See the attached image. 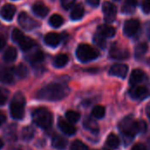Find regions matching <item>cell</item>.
<instances>
[{
    "mask_svg": "<svg viewBox=\"0 0 150 150\" xmlns=\"http://www.w3.org/2000/svg\"><path fill=\"white\" fill-rule=\"evenodd\" d=\"M5 119H6V118H5V115L2 112V111H0V126L4 123V121H5Z\"/></svg>",
    "mask_w": 150,
    "mask_h": 150,
    "instance_id": "cell-43",
    "label": "cell"
},
{
    "mask_svg": "<svg viewBox=\"0 0 150 150\" xmlns=\"http://www.w3.org/2000/svg\"><path fill=\"white\" fill-rule=\"evenodd\" d=\"M140 21L136 19H131L125 22L124 33L127 36H133L135 34L140 28Z\"/></svg>",
    "mask_w": 150,
    "mask_h": 150,
    "instance_id": "cell-8",
    "label": "cell"
},
{
    "mask_svg": "<svg viewBox=\"0 0 150 150\" xmlns=\"http://www.w3.org/2000/svg\"><path fill=\"white\" fill-rule=\"evenodd\" d=\"M23 35H24V34L19 29H17V28H15L11 33V38H12L13 42H15L16 43L18 42V41L21 39V37Z\"/></svg>",
    "mask_w": 150,
    "mask_h": 150,
    "instance_id": "cell-37",
    "label": "cell"
},
{
    "mask_svg": "<svg viewBox=\"0 0 150 150\" xmlns=\"http://www.w3.org/2000/svg\"><path fill=\"white\" fill-rule=\"evenodd\" d=\"M58 127L60 128V130L66 135H73L76 133V129L74 126H72L69 122L66 121L65 119L60 118L58 120Z\"/></svg>",
    "mask_w": 150,
    "mask_h": 150,
    "instance_id": "cell-12",
    "label": "cell"
},
{
    "mask_svg": "<svg viewBox=\"0 0 150 150\" xmlns=\"http://www.w3.org/2000/svg\"><path fill=\"white\" fill-rule=\"evenodd\" d=\"M139 127H140V133H145L148 128L145 121H139Z\"/></svg>",
    "mask_w": 150,
    "mask_h": 150,
    "instance_id": "cell-40",
    "label": "cell"
},
{
    "mask_svg": "<svg viewBox=\"0 0 150 150\" xmlns=\"http://www.w3.org/2000/svg\"><path fill=\"white\" fill-rule=\"evenodd\" d=\"M44 59V54L40 50H37L33 53L30 57V61L32 63H40Z\"/></svg>",
    "mask_w": 150,
    "mask_h": 150,
    "instance_id": "cell-33",
    "label": "cell"
},
{
    "mask_svg": "<svg viewBox=\"0 0 150 150\" xmlns=\"http://www.w3.org/2000/svg\"><path fill=\"white\" fill-rule=\"evenodd\" d=\"M147 114H148V117L150 119V107H148V109H147Z\"/></svg>",
    "mask_w": 150,
    "mask_h": 150,
    "instance_id": "cell-45",
    "label": "cell"
},
{
    "mask_svg": "<svg viewBox=\"0 0 150 150\" xmlns=\"http://www.w3.org/2000/svg\"><path fill=\"white\" fill-rule=\"evenodd\" d=\"M128 67L124 64H115L112 65L109 70V74L112 76H117L120 78H125L127 74Z\"/></svg>",
    "mask_w": 150,
    "mask_h": 150,
    "instance_id": "cell-11",
    "label": "cell"
},
{
    "mask_svg": "<svg viewBox=\"0 0 150 150\" xmlns=\"http://www.w3.org/2000/svg\"><path fill=\"white\" fill-rule=\"evenodd\" d=\"M87 3H88L91 6L97 7V6H98V4H99V3H100V0H87Z\"/></svg>",
    "mask_w": 150,
    "mask_h": 150,
    "instance_id": "cell-42",
    "label": "cell"
},
{
    "mask_svg": "<svg viewBox=\"0 0 150 150\" xmlns=\"http://www.w3.org/2000/svg\"><path fill=\"white\" fill-rule=\"evenodd\" d=\"M63 18L59 14H54L49 19V24L53 27H59L63 24Z\"/></svg>",
    "mask_w": 150,
    "mask_h": 150,
    "instance_id": "cell-27",
    "label": "cell"
},
{
    "mask_svg": "<svg viewBox=\"0 0 150 150\" xmlns=\"http://www.w3.org/2000/svg\"><path fill=\"white\" fill-rule=\"evenodd\" d=\"M105 150H109V149H105Z\"/></svg>",
    "mask_w": 150,
    "mask_h": 150,
    "instance_id": "cell-48",
    "label": "cell"
},
{
    "mask_svg": "<svg viewBox=\"0 0 150 150\" xmlns=\"http://www.w3.org/2000/svg\"><path fill=\"white\" fill-rule=\"evenodd\" d=\"M12 150H21V149H13Z\"/></svg>",
    "mask_w": 150,
    "mask_h": 150,
    "instance_id": "cell-47",
    "label": "cell"
},
{
    "mask_svg": "<svg viewBox=\"0 0 150 150\" xmlns=\"http://www.w3.org/2000/svg\"><path fill=\"white\" fill-rule=\"evenodd\" d=\"M84 14V8L82 4H76L70 13V18L73 20H78L80 19Z\"/></svg>",
    "mask_w": 150,
    "mask_h": 150,
    "instance_id": "cell-19",
    "label": "cell"
},
{
    "mask_svg": "<svg viewBox=\"0 0 150 150\" xmlns=\"http://www.w3.org/2000/svg\"><path fill=\"white\" fill-rule=\"evenodd\" d=\"M103 11L105 15V19L106 22H113L116 19L117 9L114 4L110 2H104L103 4Z\"/></svg>",
    "mask_w": 150,
    "mask_h": 150,
    "instance_id": "cell-7",
    "label": "cell"
},
{
    "mask_svg": "<svg viewBox=\"0 0 150 150\" xmlns=\"http://www.w3.org/2000/svg\"><path fill=\"white\" fill-rule=\"evenodd\" d=\"M15 72L17 73V75L21 78V79H24L26 77V75L28 74V70H27V67L23 65V64H20L16 69H15Z\"/></svg>",
    "mask_w": 150,
    "mask_h": 150,
    "instance_id": "cell-32",
    "label": "cell"
},
{
    "mask_svg": "<svg viewBox=\"0 0 150 150\" xmlns=\"http://www.w3.org/2000/svg\"><path fill=\"white\" fill-rule=\"evenodd\" d=\"M137 6V0H125L122 6V11L124 13H132L134 11Z\"/></svg>",
    "mask_w": 150,
    "mask_h": 150,
    "instance_id": "cell-24",
    "label": "cell"
},
{
    "mask_svg": "<svg viewBox=\"0 0 150 150\" xmlns=\"http://www.w3.org/2000/svg\"><path fill=\"white\" fill-rule=\"evenodd\" d=\"M106 144H107L110 148L117 149V148L120 146V138H119L116 134L111 133V134L108 136L107 140H106Z\"/></svg>",
    "mask_w": 150,
    "mask_h": 150,
    "instance_id": "cell-26",
    "label": "cell"
},
{
    "mask_svg": "<svg viewBox=\"0 0 150 150\" xmlns=\"http://www.w3.org/2000/svg\"><path fill=\"white\" fill-rule=\"evenodd\" d=\"M3 145H4V142H3V141L0 139V149H1V148L3 147Z\"/></svg>",
    "mask_w": 150,
    "mask_h": 150,
    "instance_id": "cell-46",
    "label": "cell"
},
{
    "mask_svg": "<svg viewBox=\"0 0 150 150\" xmlns=\"http://www.w3.org/2000/svg\"><path fill=\"white\" fill-rule=\"evenodd\" d=\"M94 42H95V43H96L98 47H100V48H102V49L105 48V46H106V42H105V37L102 36V35H100V34H98V33H97V34H95V36H94Z\"/></svg>",
    "mask_w": 150,
    "mask_h": 150,
    "instance_id": "cell-35",
    "label": "cell"
},
{
    "mask_svg": "<svg viewBox=\"0 0 150 150\" xmlns=\"http://www.w3.org/2000/svg\"><path fill=\"white\" fill-rule=\"evenodd\" d=\"M62 5L65 9H69L75 3V0H61Z\"/></svg>",
    "mask_w": 150,
    "mask_h": 150,
    "instance_id": "cell-38",
    "label": "cell"
},
{
    "mask_svg": "<svg viewBox=\"0 0 150 150\" xmlns=\"http://www.w3.org/2000/svg\"><path fill=\"white\" fill-rule=\"evenodd\" d=\"M110 57L113 59L118 60L127 59L129 57V52L127 49L113 44L110 50Z\"/></svg>",
    "mask_w": 150,
    "mask_h": 150,
    "instance_id": "cell-9",
    "label": "cell"
},
{
    "mask_svg": "<svg viewBox=\"0 0 150 150\" xmlns=\"http://www.w3.org/2000/svg\"><path fill=\"white\" fill-rule=\"evenodd\" d=\"M129 95L133 99H144L149 95V90L143 86H133L129 90Z\"/></svg>",
    "mask_w": 150,
    "mask_h": 150,
    "instance_id": "cell-10",
    "label": "cell"
},
{
    "mask_svg": "<svg viewBox=\"0 0 150 150\" xmlns=\"http://www.w3.org/2000/svg\"><path fill=\"white\" fill-rule=\"evenodd\" d=\"M69 150H88V148L83 141L76 140L70 145Z\"/></svg>",
    "mask_w": 150,
    "mask_h": 150,
    "instance_id": "cell-34",
    "label": "cell"
},
{
    "mask_svg": "<svg viewBox=\"0 0 150 150\" xmlns=\"http://www.w3.org/2000/svg\"><path fill=\"white\" fill-rule=\"evenodd\" d=\"M132 150H148V149H147L146 146H145V145H143L142 143H137V144H135V145L133 147Z\"/></svg>",
    "mask_w": 150,
    "mask_h": 150,
    "instance_id": "cell-41",
    "label": "cell"
},
{
    "mask_svg": "<svg viewBox=\"0 0 150 150\" xmlns=\"http://www.w3.org/2000/svg\"><path fill=\"white\" fill-rule=\"evenodd\" d=\"M83 126L85 129L89 130L92 133H98L99 132V127L98 123L91 118H87L83 121Z\"/></svg>",
    "mask_w": 150,
    "mask_h": 150,
    "instance_id": "cell-20",
    "label": "cell"
},
{
    "mask_svg": "<svg viewBox=\"0 0 150 150\" xmlns=\"http://www.w3.org/2000/svg\"><path fill=\"white\" fill-rule=\"evenodd\" d=\"M44 41H45L46 44H47L48 46L56 47L61 42V36L57 33L50 32V33L46 34V36L44 38Z\"/></svg>",
    "mask_w": 150,
    "mask_h": 150,
    "instance_id": "cell-16",
    "label": "cell"
},
{
    "mask_svg": "<svg viewBox=\"0 0 150 150\" xmlns=\"http://www.w3.org/2000/svg\"><path fill=\"white\" fill-rule=\"evenodd\" d=\"M67 140L60 135H54L52 139V146L57 149H64L67 146Z\"/></svg>",
    "mask_w": 150,
    "mask_h": 150,
    "instance_id": "cell-21",
    "label": "cell"
},
{
    "mask_svg": "<svg viewBox=\"0 0 150 150\" xmlns=\"http://www.w3.org/2000/svg\"><path fill=\"white\" fill-rule=\"evenodd\" d=\"M9 91L4 88H0V106L5 104L8 100Z\"/></svg>",
    "mask_w": 150,
    "mask_h": 150,
    "instance_id": "cell-36",
    "label": "cell"
},
{
    "mask_svg": "<svg viewBox=\"0 0 150 150\" xmlns=\"http://www.w3.org/2000/svg\"><path fill=\"white\" fill-rule=\"evenodd\" d=\"M25 105V96L19 92L16 93L10 104L11 116L15 119H21L24 117Z\"/></svg>",
    "mask_w": 150,
    "mask_h": 150,
    "instance_id": "cell-2",
    "label": "cell"
},
{
    "mask_svg": "<svg viewBox=\"0 0 150 150\" xmlns=\"http://www.w3.org/2000/svg\"><path fill=\"white\" fill-rule=\"evenodd\" d=\"M80 113L75 111H68L66 112V118L69 123H76L80 119Z\"/></svg>",
    "mask_w": 150,
    "mask_h": 150,
    "instance_id": "cell-30",
    "label": "cell"
},
{
    "mask_svg": "<svg viewBox=\"0 0 150 150\" xmlns=\"http://www.w3.org/2000/svg\"><path fill=\"white\" fill-rule=\"evenodd\" d=\"M69 62V57L66 54H59L55 57L54 60V65L55 67L61 68L65 66Z\"/></svg>",
    "mask_w": 150,
    "mask_h": 150,
    "instance_id": "cell-25",
    "label": "cell"
},
{
    "mask_svg": "<svg viewBox=\"0 0 150 150\" xmlns=\"http://www.w3.org/2000/svg\"><path fill=\"white\" fill-rule=\"evenodd\" d=\"M0 81L4 84H11L14 82V74L11 69L4 68L0 70Z\"/></svg>",
    "mask_w": 150,
    "mask_h": 150,
    "instance_id": "cell-14",
    "label": "cell"
},
{
    "mask_svg": "<svg viewBox=\"0 0 150 150\" xmlns=\"http://www.w3.org/2000/svg\"><path fill=\"white\" fill-rule=\"evenodd\" d=\"M99 53L89 44L82 43L76 49V57L81 62H89L96 59Z\"/></svg>",
    "mask_w": 150,
    "mask_h": 150,
    "instance_id": "cell-5",
    "label": "cell"
},
{
    "mask_svg": "<svg viewBox=\"0 0 150 150\" xmlns=\"http://www.w3.org/2000/svg\"><path fill=\"white\" fill-rule=\"evenodd\" d=\"M33 12L39 17H45L49 11V9L41 1H37L33 4Z\"/></svg>",
    "mask_w": 150,
    "mask_h": 150,
    "instance_id": "cell-15",
    "label": "cell"
},
{
    "mask_svg": "<svg viewBox=\"0 0 150 150\" xmlns=\"http://www.w3.org/2000/svg\"><path fill=\"white\" fill-rule=\"evenodd\" d=\"M119 128L120 132L127 137H134L140 132L139 122L136 121L133 116H127L124 118L120 122Z\"/></svg>",
    "mask_w": 150,
    "mask_h": 150,
    "instance_id": "cell-4",
    "label": "cell"
},
{
    "mask_svg": "<svg viewBox=\"0 0 150 150\" xmlns=\"http://www.w3.org/2000/svg\"><path fill=\"white\" fill-rule=\"evenodd\" d=\"M18 23L25 30H32L39 26V23L25 12H21L18 15Z\"/></svg>",
    "mask_w": 150,
    "mask_h": 150,
    "instance_id": "cell-6",
    "label": "cell"
},
{
    "mask_svg": "<svg viewBox=\"0 0 150 150\" xmlns=\"http://www.w3.org/2000/svg\"><path fill=\"white\" fill-rule=\"evenodd\" d=\"M15 12H16V7L11 4H4L0 11L1 17L5 20H11L13 16L15 15Z\"/></svg>",
    "mask_w": 150,
    "mask_h": 150,
    "instance_id": "cell-13",
    "label": "cell"
},
{
    "mask_svg": "<svg viewBox=\"0 0 150 150\" xmlns=\"http://www.w3.org/2000/svg\"><path fill=\"white\" fill-rule=\"evenodd\" d=\"M34 129L32 126H26L22 130L21 137L24 141H29L31 140L34 135Z\"/></svg>",
    "mask_w": 150,
    "mask_h": 150,
    "instance_id": "cell-29",
    "label": "cell"
},
{
    "mask_svg": "<svg viewBox=\"0 0 150 150\" xmlns=\"http://www.w3.org/2000/svg\"><path fill=\"white\" fill-rule=\"evenodd\" d=\"M4 45H5V39L2 34H0V49L4 48Z\"/></svg>",
    "mask_w": 150,
    "mask_h": 150,
    "instance_id": "cell-44",
    "label": "cell"
},
{
    "mask_svg": "<svg viewBox=\"0 0 150 150\" xmlns=\"http://www.w3.org/2000/svg\"><path fill=\"white\" fill-rule=\"evenodd\" d=\"M142 10L144 12H150V0H143L142 1Z\"/></svg>",
    "mask_w": 150,
    "mask_h": 150,
    "instance_id": "cell-39",
    "label": "cell"
},
{
    "mask_svg": "<svg viewBox=\"0 0 150 150\" xmlns=\"http://www.w3.org/2000/svg\"><path fill=\"white\" fill-rule=\"evenodd\" d=\"M115 28L109 25H100L98 27V34L104 37H112L115 35Z\"/></svg>",
    "mask_w": 150,
    "mask_h": 150,
    "instance_id": "cell-17",
    "label": "cell"
},
{
    "mask_svg": "<svg viewBox=\"0 0 150 150\" xmlns=\"http://www.w3.org/2000/svg\"><path fill=\"white\" fill-rule=\"evenodd\" d=\"M95 150H97V149H95Z\"/></svg>",
    "mask_w": 150,
    "mask_h": 150,
    "instance_id": "cell-49",
    "label": "cell"
},
{
    "mask_svg": "<svg viewBox=\"0 0 150 150\" xmlns=\"http://www.w3.org/2000/svg\"><path fill=\"white\" fill-rule=\"evenodd\" d=\"M147 51H148V44L145 42L140 43L135 48V56L137 57H142L143 55L146 54Z\"/></svg>",
    "mask_w": 150,
    "mask_h": 150,
    "instance_id": "cell-31",
    "label": "cell"
},
{
    "mask_svg": "<svg viewBox=\"0 0 150 150\" xmlns=\"http://www.w3.org/2000/svg\"><path fill=\"white\" fill-rule=\"evenodd\" d=\"M33 119L34 123L44 129L51 126L53 122V117L51 112L46 108H38L33 112Z\"/></svg>",
    "mask_w": 150,
    "mask_h": 150,
    "instance_id": "cell-3",
    "label": "cell"
},
{
    "mask_svg": "<svg viewBox=\"0 0 150 150\" xmlns=\"http://www.w3.org/2000/svg\"><path fill=\"white\" fill-rule=\"evenodd\" d=\"M91 114L95 118H102L105 114V109L102 105H97L92 109Z\"/></svg>",
    "mask_w": 150,
    "mask_h": 150,
    "instance_id": "cell-28",
    "label": "cell"
},
{
    "mask_svg": "<svg viewBox=\"0 0 150 150\" xmlns=\"http://www.w3.org/2000/svg\"><path fill=\"white\" fill-rule=\"evenodd\" d=\"M144 76H145V72L142 70H141V69H135L131 73L129 82H130V84L132 86H134V85L138 84L139 82H141L143 80Z\"/></svg>",
    "mask_w": 150,
    "mask_h": 150,
    "instance_id": "cell-18",
    "label": "cell"
},
{
    "mask_svg": "<svg viewBox=\"0 0 150 150\" xmlns=\"http://www.w3.org/2000/svg\"><path fill=\"white\" fill-rule=\"evenodd\" d=\"M33 43H34L33 41L31 38L25 36V34L21 37V39L18 42V44L19 45L20 49L22 50H24V51H26V50H30L33 46Z\"/></svg>",
    "mask_w": 150,
    "mask_h": 150,
    "instance_id": "cell-22",
    "label": "cell"
},
{
    "mask_svg": "<svg viewBox=\"0 0 150 150\" xmlns=\"http://www.w3.org/2000/svg\"><path fill=\"white\" fill-rule=\"evenodd\" d=\"M69 93V88L66 85L61 83H51L40 89L36 97L46 101H59L65 98Z\"/></svg>",
    "mask_w": 150,
    "mask_h": 150,
    "instance_id": "cell-1",
    "label": "cell"
},
{
    "mask_svg": "<svg viewBox=\"0 0 150 150\" xmlns=\"http://www.w3.org/2000/svg\"><path fill=\"white\" fill-rule=\"evenodd\" d=\"M3 57H4V60L8 62V63H11V62L15 61L16 58H17V50H16V49L13 48V47L7 48V50L4 53Z\"/></svg>",
    "mask_w": 150,
    "mask_h": 150,
    "instance_id": "cell-23",
    "label": "cell"
}]
</instances>
